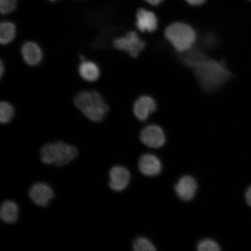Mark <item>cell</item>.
Returning <instances> with one entry per match:
<instances>
[{"label":"cell","mask_w":251,"mask_h":251,"mask_svg":"<svg viewBox=\"0 0 251 251\" xmlns=\"http://www.w3.org/2000/svg\"><path fill=\"white\" fill-rule=\"evenodd\" d=\"M193 69L201 86L207 92L218 89L231 76L225 61L215 60L208 56Z\"/></svg>","instance_id":"obj_1"},{"label":"cell","mask_w":251,"mask_h":251,"mask_svg":"<svg viewBox=\"0 0 251 251\" xmlns=\"http://www.w3.org/2000/svg\"><path fill=\"white\" fill-rule=\"evenodd\" d=\"M75 106L84 116L94 122L103 121L109 111L101 94L96 91H83L75 97Z\"/></svg>","instance_id":"obj_2"},{"label":"cell","mask_w":251,"mask_h":251,"mask_svg":"<svg viewBox=\"0 0 251 251\" xmlns=\"http://www.w3.org/2000/svg\"><path fill=\"white\" fill-rule=\"evenodd\" d=\"M78 151L76 147L62 141L45 144L40 151V157L44 164L62 166L76 158Z\"/></svg>","instance_id":"obj_3"},{"label":"cell","mask_w":251,"mask_h":251,"mask_svg":"<svg viewBox=\"0 0 251 251\" xmlns=\"http://www.w3.org/2000/svg\"><path fill=\"white\" fill-rule=\"evenodd\" d=\"M165 35L173 47L181 52L189 50L197 39L196 31L189 25L183 23L169 25L166 28Z\"/></svg>","instance_id":"obj_4"},{"label":"cell","mask_w":251,"mask_h":251,"mask_svg":"<svg viewBox=\"0 0 251 251\" xmlns=\"http://www.w3.org/2000/svg\"><path fill=\"white\" fill-rule=\"evenodd\" d=\"M115 49L126 51L132 57L136 58L145 48L146 43L141 40L134 31H130L125 36L116 38L113 41Z\"/></svg>","instance_id":"obj_5"},{"label":"cell","mask_w":251,"mask_h":251,"mask_svg":"<svg viewBox=\"0 0 251 251\" xmlns=\"http://www.w3.org/2000/svg\"><path fill=\"white\" fill-rule=\"evenodd\" d=\"M140 140L147 147L159 149L166 141L164 130L158 125H151L144 128L140 133Z\"/></svg>","instance_id":"obj_6"},{"label":"cell","mask_w":251,"mask_h":251,"mask_svg":"<svg viewBox=\"0 0 251 251\" xmlns=\"http://www.w3.org/2000/svg\"><path fill=\"white\" fill-rule=\"evenodd\" d=\"M29 196L30 200L36 205L46 207L51 202L54 196V193L49 185L39 182L30 187Z\"/></svg>","instance_id":"obj_7"},{"label":"cell","mask_w":251,"mask_h":251,"mask_svg":"<svg viewBox=\"0 0 251 251\" xmlns=\"http://www.w3.org/2000/svg\"><path fill=\"white\" fill-rule=\"evenodd\" d=\"M130 181V174L127 168L115 166L109 172V186L115 191H124Z\"/></svg>","instance_id":"obj_8"},{"label":"cell","mask_w":251,"mask_h":251,"mask_svg":"<svg viewBox=\"0 0 251 251\" xmlns=\"http://www.w3.org/2000/svg\"><path fill=\"white\" fill-rule=\"evenodd\" d=\"M197 181L189 175L181 177L176 184L175 190L177 196L184 201H189L195 197L197 190Z\"/></svg>","instance_id":"obj_9"},{"label":"cell","mask_w":251,"mask_h":251,"mask_svg":"<svg viewBox=\"0 0 251 251\" xmlns=\"http://www.w3.org/2000/svg\"><path fill=\"white\" fill-rule=\"evenodd\" d=\"M139 170L147 176H155L162 171L161 161L151 153H146L140 157L139 162Z\"/></svg>","instance_id":"obj_10"},{"label":"cell","mask_w":251,"mask_h":251,"mask_svg":"<svg viewBox=\"0 0 251 251\" xmlns=\"http://www.w3.org/2000/svg\"><path fill=\"white\" fill-rule=\"evenodd\" d=\"M158 21L152 12L140 9L136 14V25L142 32L152 33L158 28Z\"/></svg>","instance_id":"obj_11"},{"label":"cell","mask_w":251,"mask_h":251,"mask_svg":"<svg viewBox=\"0 0 251 251\" xmlns=\"http://www.w3.org/2000/svg\"><path fill=\"white\" fill-rule=\"evenodd\" d=\"M155 100L149 96L140 97L134 103L133 112L136 117L141 121H145L155 111Z\"/></svg>","instance_id":"obj_12"},{"label":"cell","mask_w":251,"mask_h":251,"mask_svg":"<svg viewBox=\"0 0 251 251\" xmlns=\"http://www.w3.org/2000/svg\"><path fill=\"white\" fill-rule=\"evenodd\" d=\"M21 53L24 61L29 65L36 66L42 61V50L36 43L27 42L24 43L22 47Z\"/></svg>","instance_id":"obj_13"},{"label":"cell","mask_w":251,"mask_h":251,"mask_svg":"<svg viewBox=\"0 0 251 251\" xmlns=\"http://www.w3.org/2000/svg\"><path fill=\"white\" fill-rule=\"evenodd\" d=\"M20 209L17 203L12 201H5L0 208V217L6 224H15L19 217Z\"/></svg>","instance_id":"obj_14"},{"label":"cell","mask_w":251,"mask_h":251,"mask_svg":"<svg viewBox=\"0 0 251 251\" xmlns=\"http://www.w3.org/2000/svg\"><path fill=\"white\" fill-rule=\"evenodd\" d=\"M78 73L83 80L90 82L98 80L100 76L98 65L94 62L86 60L83 61L80 64Z\"/></svg>","instance_id":"obj_15"},{"label":"cell","mask_w":251,"mask_h":251,"mask_svg":"<svg viewBox=\"0 0 251 251\" xmlns=\"http://www.w3.org/2000/svg\"><path fill=\"white\" fill-rule=\"evenodd\" d=\"M16 34V27L10 22H2L0 25V43L7 45L14 40Z\"/></svg>","instance_id":"obj_16"},{"label":"cell","mask_w":251,"mask_h":251,"mask_svg":"<svg viewBox=\"0 0 251 251\" xmlns=\"http://www.w3.org/2000/svg\"><path fill=\"white\" fill-rule=\"evenodd\" d=\"M207 57L203 52L199 50H193L184 55L183 61L188 67L194 68L199 63Z\"/></svg>","instance_id":"obj_17"},{"label":"cell","mask_w":251,"mask_h":251,"mask_svg":"<svg viewBox=\"0 0 251 251\" xmlns=\"http://www.w3.org/2000/svg\"><path fill=\"white\" fill-rule=\"evenodd\" d=\"M14 108L10 103L2 101L0 104V121L2 124L9 123L13 118Z\"/></svg>","instance_id":"obj_18"},{"label":"cell","mask_w":251,"mask_h":251,"mask_svg":"<svg viewBox=\"0 0 251 251\" xmlns=\"http://www.w3.org/2000/svg\"><path fill=\"white\" fill-rule=\"evenodd\" d=\"M133 249L134 251H155L156 248L151 242L146 237H138L134 241Z\"/></svg>","instance_id":"obj_19"},{"label":"cell","mask_w":251,"mask_h":251,"mask_svg":"<svg viewBox=\"0 0 251 251\" xmlns=\"http://www.w3.org/2000/svg\"><path fill=\"white\" fill-rule=\"evenodd\" d=\"M197 250L199 251H218L221 250L219 244L212 239L202 240L197 245Z\"/></svg>","instance_id":"obj_20"},{"label":"cell","mask_w":251,"mask_h":251,"mask_svg":"<svg viewBox=\"0 0 251 251\" xmlns=\"http://www.w3.org/2000/svg\"><path fill=\"white\" fill-rule=\"evenodd\" d=\"M18 0H0V12L8 14L13 12L17 7Z\"/></svg>","instance_id":"obj_21"},{"label":"cell","mask_w":251,"mask_h":251,"mask_svg":"<svg viewBox=\"0 0 251 251\" xmlns=\"http://www.w3.org/2000/svg\"><path fill=\"white\" fill-rule=\"evenodd\" d=\"M186 1L190 5L196 6L202 5L206 0H186Z\"/></svg>","instance_id":"obj_22"},{"label":"cell","mask_w":251,"mask_h":251,"mask_svg":"<svg viewBox=\"0 0 251 251\" xmlns=\"http://www.w3.org/2000/svg\"><path fill=\"white\" fill-rule=\"evenodd\" d=\"M246 201L251 206V186L249 188L246 193Z\"/></svg>","instance_id":"obj_23"},{"label":"cell","mask_w":251,"mask_h":251,"mask_svg":"<svg viewBox=\"0 0 251 251\" xmlns=\"http://www.w3.org/2000/svg\"><path fill=\"white\" fill-rule=\"evenodd\" d=\"M149 4L152 5H158L164 1V0H145Z\"/></svg>","instance_id":"obj_24"},{"label":"cell","mask_w":251,"mask_h":251,"mask_svg":"<svg viewBox=\"0 0 251 251\" xmlns=\"http://www.w3.org/2000/svg\"><path fill=\"white\" fill-rule=\"evenodd\" d=\"M4 71V64H3L2 61H1V76H2L3 72Z\"/></svg>","instance_id":"obj_25"},{"label":"cell","mask_w":251,"mask_h":251,"mask_svg":"<svg viewBox=\"0 0 251 251\" xmlns=\"http://www.w3.org/2000/svg\"><path fill=\"white\" fill-rule=\"evenodd\" d=\"M50 1H56V0H50Z\"/></svg>","instance_id":"obj_26"}]
</instances>
